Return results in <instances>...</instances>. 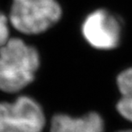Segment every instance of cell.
<instances>
[{
	"mask_svg": "<svg viewBox=\"0 0 132 132\" xmlns=\"http://www.w3.org/2000/svg\"><path fill=\"white\" fill-rule=\"evenodd\" d=\"M9 28H8L7 18L6 16L0 12V47H2L4 44L9 40Z\"/></svg>",
	"mask_w": 132,
	"mask_h": 132,
	"instance_id": "7",
	"label": "cell"
},
{
	"mask_svg": "<svg viewBox=\"0 0 132 132\" xmlns=\"http://www.w3.org/2000/svg\"><path fill=\"white\" fill-rule=\"evenodd\" d=\"M45 121L40 105L30 97L0 103V132H41Z\"/></svg>",
	"mask_w": 132,
	"mask_h": 132,
	"instance_id": "3",
	"label": "cell"
},
{
	"mask_svg": "<svg viewBox=\"0 0 132 132\" xmlns=\"http://www.w3.org/2000/svg\"><path fill=\"white\" fill-rule=\"evenodd\" d=\"M82 34L94 48L111 50L118 46L121 28L114 15L105 10H98L88 15L82 24Z\"/></svg>",
	"mask_w": 132,
	"mask_h": 132,
	"instance_id": "4",
	"label": "cell"
},
{
	"mask_svg": "<svg viewBox=\"0 0 132 132\" xmlns=\"http://www.w3.org/2000/svg\"><path fill=\"white\" fill-rule=\"evenodd\" d=\"M117 82L121 98L117 104V110L125 119L132 122V68L121 72Z\"/></svg>",
	"mask_w": 132,
	"mask_h": 132,
	"instance_id": "6",
	"label": "cell"
},
{
	"mask_svg": "<svg viewBox=\"0 0 132 132\" xmlns=\"http://www.w3.org/2000/svg\"><path fill=\"white\" fill-rule=\"evenodd\" d=\"M118 132H132V130H121Z\"/></svg>",
	"mask_w": 132,
	"mask_h": 132,
	"instance_id": "8",
	"label": "cell"
},
{
	"mask_svg": "<svg viewBox=\"0 0 132 132\" xmlns=\"http://www.w3.org/2000/svg\"><path fill=\"white\" fill-rule=\"evenodd\" d=\"M39 66L38 52L18 38L0 47V90L15 93L34 79Z\"/></svg>",
	"mask_w": 132,
	"mask_h": 132,
	"instance_id": "1",
	"label": "cell"
},
{
	"mask_svg": "<svg viewBox=\"0 0 132 132\" xmlns=\"http://www.w3.org/2000/svg\"><path fill=\"white\" fill-rule=\"evenodd\" d=\"M61 14L56 0H13L10 20L19 32L37 34L54 25Z\"/></svg>",
	"mask_w": 132,
	"mask_h": 132,
	"instance_id": "2",
	"label": "cell"
},
{
	"mask_svg": "<svg viewBox=\"0 0 132 132\" xmlns=\"http://www.w3.org/2000/svg\"><path fill=\"white\" fill-rule=\"evenodd\" d=\"M51 132H104V122L97 112L81 118L59 114L52 118Z\"/></svg>",
	"mask_w": 132,
	"mask_h": 132,
	"instance_id": "5",
	"label": "cell"
}]
</instances>
